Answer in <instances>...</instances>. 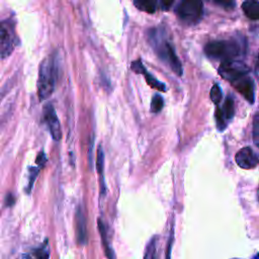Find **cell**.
<instances>
[{
  "instance_id": "cell-1",
  "label": "cell",
  "mask_w": 259,
  "mask_h": 259,
  "mask_svg": "<svg viewBox=\"0 0 259 259\" xmlns=\"http://www.w3.org/2000/svg\"><path fill=\"white\" fill-rule=\"evenodd\" d=\"M148 39L159 59L164 64H166L176 75L181 76L183 73L182 64L178 56L176 55L173 47L167 40L163 28H151L148 31Z\"/></svg>"
},
{
  "instance_id": "cell-2",
  "label": "cell",
  "mask_w": 259,
  "mask_h": 259,
  "mask_svg": "<svg viewBox=\"0 0 259 259\" xmlns=\"http://www.w3.org/2000/svg\"><path fill=\"white\" fill-rule=\"evenodd\" d=\"M245 40H239L237 38L210 40L204 46V53L208 58L222 60V62L235 60L236 57L245 53Z\"/></svg>"
},
{
  "instance_id": "cell-3",
  "label": "cell",
  "mask_w": 259,
  "mask_h": 259,
  "mask_svg": "<svg viewBox=\"0 0 259 259\" xmlns=\"http://www.w3.org/2000/svg\"><path fill=\"white\" fill-rule=\"evenodd\" d=\"M58 66L55 58H47L39 65L37 93L39 100L48 99L54 92L57 81Z\"/></svg>"
},
{
  "instance_id": "cell-4",
  "label": "cell",
  "mask_w": 259,
  "mask_h": 259,
  "mask_svg": "<svg viewBox=\"0 0 259 259\" xmlns=\"http://www.w3.org/2000/svg\"><path fill=\"white\" fill-rule=\"evenodd\" d=\"M175 14L184 24H196L203 16V3L199 0L180 1L175 7Z\"/></svg>"
},
{
  "instance_id": "cell-5",
  "label": "cell",
  "mask_w": 259,
  "mask_h": 259,
  "mask_svg": "<svg viewBox=\"0 0 259 259\" xmlns=\"http://www.w3.org/2000/svg\"><path fill=\"white\" fill-rule=\"evenodd\" d=\"M221 77L231 84L245 77L249 73V68L245 63L238 60L223 61L218 69Z\"/></svg>"
},
{
  "instance_id": "cell-6",
  "label": "cell",
  "mask_w": 259,
  "mask_h": 259,
  "mask_svg": "<svg viewBox=\"0 0 259 259\" xmlns=\"http://www.w3.org/2000/svg\"><path fill=\"white\" fill-rule=\"evenodd\" d=\"M14 32L11 24L0 21V57H8L14 48Z\"/></svg>"
},
{
  "instance_id": "cell-7",
  "label": "cell",
  "mask_w": 259,
  "mask_h": 259,
  "mask_svg": "<svg viewBox=\"0 0 259 259\" xmlns=\"http://www.w3.org/2000/svg\"><path fill=\"white\" fill-rule=\"evenodd\" d=\"M44 118L47 122L49 131L55 141H60L62 138V131L59 118L56 110L51 103H48L44 107Z\"/></svg>"
},
{
  "instance_id": "cell-8",
  "label": "cell",
  "mask_w": 259,
  "mask_h": 259,
  "mask_svg": "<svg viewBox=\"0 0 259 259\" xmlns=\"http://www.w3.org/2000/svg\"><path fill=\"white\" fill-rule=\"evenodd\" d=\"M237 165L240 168L250 170L258 165V155L251 147H244L235 156Z\"/></svg>"
},
{
  "instance_id": "cell-9",
  "label": "cell",
  "mask_w": 259,
  "mask_h": 259,
  "mask_svg": "<svg viewBox=\"0 0 259 259\" xmlns=\"http://www.w3.org/2000/svg\"><path fill=\"white\" fill-rule=\"evenodd\" d=\"M232 85L237 89V91L242 94L249 103H254L255 100V86L252 78L248 75L239 79L238 81L232 83Z\"/></svg>"
},
{
  "instance_id": "cell-10",
  "label": "cell",
  "mask_w": 259,
  "mask_h": 259,
  "mask_svg": "<svg viewBox=\"0 0 259 259\" xmlns=\"http://www.w3.org/2000/svg\"><path fill=\"white\" fill-rule=\"evenodd\" d=\"M131 69L133 71H135L137 74H143L146 78V81L147 83L152 87V88H155L157 90H160V91H166V86L165 84H163L162 82H160L158 79H156L154 76H152L146 69L145 67L143 66V63L140 59L134 61L131 65Z\"/></svg>"
},
{
  "instance_id": "cell-11",
  "label": "cell",
  "mask_w": 259,
  "mask_h": 259,
  "mask_svg": "<svg viewBox=\"0 0 259 259\" xmlns=\"http://www.w3.org/2000/svg\"><path fill=\"white\" fill-rule=\"evenodd\" d=\"M76 233H77V241L80 245H85L87 242V231H86V220L83 212L82 207L79 205L76 214Z\"/></svg>"
},
{
  "instance_id": "cell-12",
  "label": "cell",
  "mask_w": 259,
  "mask_h": 259,
  "mask_svg": "<svg viewBox=\"0 0 259 259\" xmlns=\"http://www.w3.org/2000/svg\"><path fill=\"white\" fill-rule=\"evenodd\" d=\"M98 229H99V233H100V236H101V241H102V245H103L105 256L107 257V259H115L114 252H113V250L110 247V244L108 242L106 226L101 221V219H98Z\"/></svg>"
},
{
  "instance_id": "cell-13",
  "label": "cell",
  "mask_w": 259,
  "mask_h": 259,
  "mask_svg": "<svg viewBox=\"0 0 259 259\" xmlns=\"http://www.w3.org/2000/svg\"><path fill=\"white\" fill-rule=\"evenodd\" d=\"M96 168L97 172L100 176V193L101 195H104L106 192V186H105V181H104V176H103V170H104V153L102 150V147L99 146L97 149V155H96Z\"/></svg>"
},
{
  "instance_id": "cell-14",
  "label": "cell",
  "mask_w": 259,
  "mask_h": 259,
  "mask_svg": "<svg viewBox=\"0 0 259 259\" xmlns=\"http://www.w3.org/2000/svg\"><path fill=\"white\" fill-rule=\"evenodd\" d=\"M242 10L245 13V15L252 20H257L259 18V2L258 1L251 0V1L243 2Z\"/></svg>"
},
{
  "instance_id": "cell-15",
  "label": "cell",
  "mask_w": 259,
  "mask_h": 259,
  "mask_svg": "<svg viewBox=\"0 0 259 259\" xmlns=\"http://www.w3.org/2000/svg\"><path fill=\"white\" fill-rule=\"evenodd\" d=\"M220 110H221L223 117L225 118V120L227 122L230 121L234 117L235 106H234V99L231 95L225 99V102H224L223 106L220 107Z\"/></svg>"
},
{
  "instance_id": "cell-16",
  "label": "cell",
  "mask_w": 259,
  "mask_h": 259,
  "mask_svg": "<svg viewBox=\"0 0 259 259\" xmlns=\"http://www.w3.org/2000/svg\"><path fill=\"white\" fill-rule=\"evenodd\" d=\"M135 6L142 11H145L147 13H154L158 6V1L153 0H143V1H135Z\"/></svg>"
},
{
  "instance_id": "cell-17",
  "label": "cell",
  "mask_w": 259,
  "mask_h": 259,
  "mask_svg": "<svg viewBox=\"0 0 259 259\" xmlns=\"http://www.w3.org/2000/svg\"><path fill=\"white\" fill-rule=\"evenodd\" d=\"M144 259H157V237H153L146 246Z\"/></svg>"
},
{
  "instance_id": "cell-18",
  "label": "cell",
  "mask_w": 259,
  "mask_h": 259,
  "mask_svg": "<svg viewBox=\"0 0 259 259\" xmlns=\"http://www.w3.org/2000/svg\"><path fill=\"white\" fill-rule=\"evenodd\" d=\"M164 106V99L160 94H155L151 100V112L158 113Z\"/></svg>"
},
{
  "instance_id": "cell-19",
  "label": "cell",
  "mask_w": 259,
  "mask_h": 259,
  "mask_svg": "<svg viewBox=\"0 0 259 259\" xmlns=\"http://www.w3.org/2000/svg\"><path fill=\"white\" fill-rule=\"evenodd\" d=\"M209 96H210V100L215 104V105H219V103L221 102L222 98H223V92H222V89L220 87L219 84H213V86L211 87L210 89V92H209Z\"/></svg>"
},
{
  "instance_id": "cell-20",
  "label": "cell",
  "mask_w": 259,
  "mask_h": 259,
  "mask_svg": "<svg viewBox=\"0 0 259 259\" xmlns=\"http://www.w3.org/2000/svg\"><path fill=\"white\" fill-rule=\"evenodd\" d=\"M253 142L256 147H259V113L256 112L253 118Z\"/></svg>"
},
{
  "instance_id": "cell-21",
  "label": "cell",
  "mask_w": 259,
  "mask_h": 259,
  "mask_svg": "<svg viewBox=\"0 0 259 259\" xmlns=\"http://www.w3.org/2000/svg\"><path fill=\"white\" fill-rule=\"evenodd\" d=\"M34 255H35V259H49L50 257V250H49V246H48V241L46 240L44 245L40 246L38 249H36L34 251Z\"/></svg>"
},
{
  "instance_id": "cell-22",
  "label": "cell",
  "mask_w": 259,
  "mask_h": 259,
  "mask_svg": "<svg viewBox=\"0 0 259 259\" xmlns=\"http://www.w3.org/2000/svg\"><path fill=\"white\" fill-rule=\"evenodd\" d=\"M38 172H39V168H30V170H29V182H28V186H27V190H26L27 193L30 192V190L32 188V185H33V182H34Z\"/></svg>"
},
{
  "instance_id": "cell-23",
  "label": "cell",
  "mask_w": 259,
  "mask_h": 259,
  "mask_svg": "<svg viewBox=\"0 0 259 259\" xmlns=\"http://www.w3.org/2000/svg\"><path fill=\"white\" fill-rule=\"evenodd\" d=\"M214 4L217 5H221V6H224L226 9H232L235 7V2L234 1H231V0H228V1H222V0H214L213 1Z\"/></svg>"
},
{
  "instance_id": "cell-24",
  "label": "cell",
  "mask_w": 259,
  "mask_h": 259,
  "mask_svg": "<svg viewBox=\"0 0 259 259\" xmlns=\"http://www.w3.org/2000/svg\"><path fill=\"white\" fill-rule=\"evenodd\" d=\"M46 162H47L46 155H45V153L41 151V152L37 155V157H36V163H37V165H38V168L44 167L45 164H46Z\"/></svg>"
},
{
  "instance_id": "cell-25",
  "label": "cell",
  "mask_w": 259,
  "mask_h": 259,
  "mask_svg": "<svg viewBox=\"0 0 259 259\" xmlns=\"http://www.w3.org/2000/svg\"><path fill=\"white\" fill-rule=\"evenodd\" d=\"M158 4H160L161 9H163V10H168V9L174 4V1H173V0H164V1L158 2Z\"/></svg>"
},
{
  "instance_id": "cell-26",
  "label": "cell",
  "mask_w": 259,
  "mask_h": 259,
  "mask_svg": "<svg viewBox=\"0 0 259 259\" xmlns=\"http://www.w3.org/2000/svg\"><path fill=\"white\" fill-rule=\"evenodd\" d=\"M14 199H13V196L11 195V194H9L8 196H7V200H6V202H7V205H12L14 202Z\"/></svg>"
},
{
  "instance_id": "cell-27",
  "label": "cell",
  "mask_w": 259,
  "mask_h": 259,
  "mask_svg": "<svg viewBox=\"0 0 259 259\" xmlns=\"http://www.w3.org/2000/svg\"><path fill=\"white\" fill-rule=\"evenodd\" d=\"M22 259H33L30 255H28V254H25L24 256H23V258Z\"/></svg>"
},
{
  "instance_id": "cell-28",
  "label": "cell",
  "mask_w": 259,
  "mask_h": 259,
  "mask_svg": "<svg viewBox=\"0 0 259 259\" xmlns=\"http://www.w3.org/2000/svg\"><path fill=\"white\" fill-rule=\"evenodd\" d=\"M255 259H257V258H255Z\"/></svg>"
}]
</instances>
